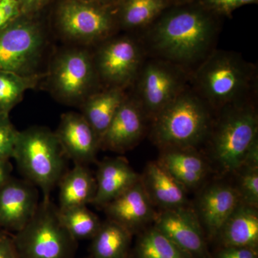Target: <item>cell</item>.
I'll return each instance as SVG.
<instances>
[{
	"instance_id": "obj_1",
	"label": "cell",
	"mask_w": 258,
	"mask_h": 258,
	"mask_svg": "<svg viewBox=\"0 0 258 258\" xmlns=\"http://www.w3.org/2000/svg\"><path fill=\"white\" fill-rule=\"evenodd\" d=\"M220 18L198 0L171 5L146 30L154 52L173 63H193L208 55Z\"/></svg>"
},
{
	"instance_id": "obj_2",
	"label": "cell",
	"mask_w": 258,
	"mask_h": 258,
	"mask_svg": "<svg viewBox=\"0 0 258 258\" xmlns=\"http://www.w3.org/2000/svg\"><path fill=\"white\" fill-rule=\"evenodd\" d=\"M13 159L25 179L42 191V200H50L68 171V158L55 132L45 126L35 125L19 132Z\"/></svg>"
},
{
	"instance_id": "obj_3",
	"label": "cell",
	"mask_w": 258,
	"mask_h": 258,
	"mask_svg": "<svg viewBox=\"0 0 258 258\" xmlns=\"http://www.w3.org/2000/svg\"><path fill=\"white\" fill-rule=\"evenodd\" d=\"M255 79V69L242 56L229 51L209 54L195 74L199 96L213 108L245 101Z\"/></svg>"
},
{
	"instance_id": "obj_4",
	"label": "cell",
	"mask_w": 258,
	"mask_h": 258,
	"mask_svg": "<svg viewBox=\"0 0 258 258\" xmlns=\"http://www.w3.org/2000/svg\"><path fill=\"white\" fill-rule=\"evenodd\" d=\"M209 105L197 92L185 88L155 117L154 142L163 149H193L211 127Z\"/></svg>"
},
{
	"instance_id": "obj_5",
	"label": "cell",
	"mask_w": 258,
	"mask_h": 258,
	"mask_svg": "<svg viewBox=\"0 0 258 258\" xmlns=\"http://www.w3.org/2000/svg\"><path fill=\"white\" fill-rule=\"evenodd\" d=\"M13 236L19 258H75L78 241L60 221L59 210L42 200L35 215Z\"/></svg>"
},
{
	"instance_id": "obj_6",
	"label": "cell",
	"mask_w": 258,
	"mask_h": 258,
	"mask_svg": "<svg viewBox=\"0 0 258 258\" xmlns=\"http://www.w3.org/2000/svg\"><path fill=\"white\" fill-rule=\"evenodd\" d=\"M224 108L212 133V157L226 172H235L240 169L249 148L258 139L257 115L245 101Z\"/></svg>"
},
{
	"instance_id": "obj_7",
	"label": "cell",
	"mask_w": 258,
	"mask_h": 258,
	"mask_svg": "<svg viewBox=\"0 0 258 258\" xmlns=\"http://www.w3.org/2000/svg\"><path fill=\"white\" fill-rule=\"evenodd\" d=\"M47 74L49 91L57 101L68 106H81L98 90L100 81L92 52L87 47L74 45L57 52Z\"/></svg>"
},
{
	"instance_id": "obj_8",
	"label": "cell",
	"mask_w": 258,
	"mask_h": 258,
	"mask_svg": "<svg viewBox=\"0 0 258 258\" xmlns=\"http://www.w3.org/2000/svg\"><path fill=\"white\" fill-rule=\"evenodd\" d=\"M116 5L63 0L57 11V28L66 41L88 47L113 36L118 28Z\"/></svg>"
},
{
	"instance_id": "obj_9",
	"label": "cell",
	"mask_w": 258,
	"mask_h": 258,
	"mask_svg": "<svg viewBox=\"0 0 258 258\" xmlns=\"http://www.w3.org/2000/svg\"><path fill=\"white\" fill-rule=\"evenodd\" d=\"M21 16L0 30V71L42 76L40 69L48 43L46 33L40 24Z\"/></svg>"
},
{
	"instance_id": "obj_10",
	"label": "cell",
	"mask_w": 258,
	"mask_h": 258,
	"mask_svg": "<svg viewBox=\"0 0 258 258\" xmlns=\"http://www.w3.org/2000/svg\"><path fill=\"white\" fill-rule=\"evenodd\" d=\"M98 45L92 54L100 83L125 89L137 79L142 68V47L127 35L111 36Z\"/></svg>"
},
{
	"instance_id": "obj_11",
	"label": "cell",
	"mask_w": 258,
	"mask_h": 258,
	"mask_svg": "<svg viewBox=\"0 0 258 258\" xmlns=\"http://www.w3.org/2000/svg\"><path fill=\"white\" fill-rule=\"evenodd\" d=\"M138 98L146 115L155 117L186 88V74L179 64L159 59L141 68Z\"/></svg>"
},
{
	"instance_id": "obj_12",
	"label": "cell",
	"mask_w": 258,
	"mask_h": 258,
	"mask_svg": "<svg viewBox=\"0 0 258 258\" xmlns=\"http://www.w3.org/2000/svg\"><path fill=\"white\" fill-rule=\"evenodd\" d=\"M154 227L193 258H208L203 227L186 206L165 209L157 214Z\"/></svg>"
},
{
	"instance_id": "obj_13",
	"label": "cell",
	"mask_w": 258,
	"mask_h": 258,
	"mask_svg": "<svg viewBox=\"0 0 258 258\" xmlns=\"http://www.w3.org/2000/svg\"><path fill=\"white\" fill-rule=\"evenodd\" d=\"M39 191L26 179L12 176L0 186V229L15 233L21 230L35 215Z\"/></svg>"
},
{
	"instance_id": "obj_14",
	"label": "cell",
	"mask_w": 258,
	"mask_h": 258,
	"mask_svg": "<svg viewBox=\"0 0 258 258\" xmlns=\"http://www.w3.org/2000/svg\"><path fill=\"white\" fill-rule=\"evenodd\" d=\"M55 133L64 155L74 164L88 166L96 161L101 141L81 113H63Z\"/></svg>"
},
{
	"instance_id": "obj_15",
	"label": "cell",
	"mask_w": 258,
	"mask_h": 258,
	"mask_svg": "<svg viewBox=\"0 0 258 258\" xmlns=\"http://www.w3.org/2000/svg\"><path fill=\"white\" fill-rule=\"evenodd\" d=\"M145 115L137 100L127 96L102 137L101 149L123 153L133 148L143 135Z\"/></svg>"
},
{
	"instance_id": "obj_16",
	"label": "cell",
	"mask_w": 258,
	"mask_h": 258,
	"mask_svg": "<svg viewBox=\"0 0 258 258\" xmlns=\"http://www.w3.org/2000/svg\"><path fill=\"white\" fill-rule=\"evenodd\" d=\"M103 209L109 220L123 226L132 235L154 221L157 215L141 178Z\"/></svg>"
},
{
	"instance_id": "obj_17",
	"label": "cell",
	"mask_w": 258,
	"mask_h": 258,
	"mask_svg": "<svg viewBox=\"0 0 258 258\" xmlns=\"http://www.w3.org/2000/svg\"><path fill=\"white\" fill-rule=\"evenodd\" d=\"M240 202L236 188L224 183L208 186L198 202V215L208 235L217 237L227 219Z\"/></svg>"
},
{
	"instance_id": "obj_18",
	"label": "cell",
	"mask_w": 258,
	"mask_h": 258,
	"mask_svg": "<svg viewBox=\"0 0 258 258\" xmlns=\"http://www.w3.org/2000/svg\"><path fill=\"white\" fill-rule=\"evenodd\" d=\"M95 176L96 193L92 205L99 208H104L141 178L122 157L103 159L98 164Z\"/></svg>"
},
{
	"instance_id": "obj_19",
	"label": "cell",
	"mask_w": 258,
	"mask_h": 258,
	"mask_svg": "<svg viewBox=\"0 0 258 258\" xmlns=\"http://www.w3.org/2000/svg\"><path fill=\"white\" fill-rule=\"evenodd\" d=\"M141 179L153 205L163 210L186 206V188L159 162L148 164Z\"/></svg>"
},
{
	"instance_id": "obj_20",
	"label": "cell",
	"mask_w": 258,
	"mask_h": 258,
	"mask_svg": "<svg viewBox=\"0 0 258 258\" xmlns=\"http://www.w3.org/2000/svg\"><path fill=\"white\" fill-rule=\"evenodd\" d=\"M224 247H243L257 249V208L241 201L219 232Z\"/></svg>"
},
{
	"instance_id": "obj_21",
	"label": "cell",
	"mask_w": 258,
	"mask_h": 258,
	"mask_svg": "<svg viewBox=\"0 0 258 258\" xmlns=\"http://www.w3.org/2000/svg\"><path fill=\"white\" fill-rule=\"evenodd\" d=\"M126 97L124 88L107 86L90 95L80 106L81 114L100 141Z\"/></svg>"
},
{
	"instance_id": "obj_22",
	"label": "cell",
	"mask_w": 258,
	"mask_h": 258,
	"mask_svg": "<svg viewBox=\"0 0 258 258\" xmlns=\"http://www.w3.org/2000/svg\"><path fill=\"white\" fill-rule=\"evenodd\" d=\"M57 187L59 210L87 206L96 196V176L88 166L74 164V168L64 173Z\"/></svg>"
},
{
	"instance_id": "obj_23",
	"label": "cell",
	"mask_w": 258,
	"mask_h": 258,
	"mask_svg": "<svg viewBox=\"0 0 258 258\" xmlns=\"http://www.w3.org/2000/svg\"><path fill=\"white\" fill-rule=\"evenodd\" d=\"M192 149H164L158 162L185 188L198 186L208 172L203 158Z\"/></svg>"
},
{
	"instance_id": "obj_24",
	"label": "cell",
	"mask_w": 258,
	"mask_h": 258,
	"mask_svg": "<svg viewBox=\"0 0 258 258\" xmlns=\"http://www.w3.org/2000/svg\"><path fill=\"white\" fill-rule=\"evenodd\" d=\"M170 6L169 0H119L116 4L118 27L128 31L146 30Z\"/></svg>"
},
{
	"instance_id": "obj_25",
	"label": "cell",
	"mask_w": 258,
	"mask_h": 258,
	"mask_svg": "<svg viewBox=\"0 0 258 258\" xmlns=\"http://www.w3.org/2000/svg\"><path fill=\"white\" fill-rule=\"evenodd\" d=\"M132 236L123 226L108 219L91 239V257L124 258L129 254Z\"/></svg>"
},
{
	"instance_id": "obj_26",
	"label": "cell",
	"mask_w": 258,
	"mask_h": 258,
	"mask_svg": "<svg viewBox=\"0 0 258 258\" xmlns=\"http://www.w3.org/2000/svg\"><path fill=\"white\" fill-rule=\"evenodd\" d=\"M136 258H193L153 227L139 237Z\"/></svg>"
},
{
	"instance_id": "obj_27",
	"label": "cell",
	"mask_w": 258,
	"mask_h": 258,
	"mask_svg": "<svg viewBox=\"0 0 258 258\" xmlns=\"http://www.w3.org/2000/svg\"><path fill=\"white\" fill-rule=\"evenodd\" d=\"M42 76H25L0 71V113L10 112L23 99L29 89L36 87Z\"/></svg>"
},
{
	"instance_id": "obj_28",
	"label": "cell",
	"mask_w": 258,
	"mask_h": 258,
	"mask_svg": "<svg viewBox=\"0 0 258 258\" xmlns=\"http://www.w3.org/2000/svg\"><path fill=\"white\" fill-rule=\"evenodd\" d=\"M59 215L62 225L76 241L91 240L102 224L98 217L87 206L59 210Z\"/></svg>"
},
{
	"instance_id": "obj_29",
	"label": "cell",
	"mask_w": 258,
	"mask_h": 258,
	"mask_svg": "<svg viewBox=\"0 0 258 258\" xmlns=\"http://www.w3.org/2000/svg\"><path fill=\"white\" fill-rule=\"evenodd\" d=\"M238 187L236 188L242 203L258 206V167H242L239 169Z\"/></svg>"
},
{
	"instance_id": "obj_30",
	"label": "cell",
	"mask_w": 258,
	"mask_h": 258,
	"mask_svg": "<svg viewBox=\"0 0 258 258\" xmlns=\"http://www.w3.org/2000/svg\"><path fill=\"white\" fill-rule=\"evenodd\" d=\"M18 132L9 114L0 113V159H13Z\"/></svg>"
},
{
	"instance_id": "obj_31",
	"label": "cell",
	"mask_w": 258,
	"mask_h": 258,
	"mask_svg": "<svg viewBox=\"0 0 258 258\" xmlns=\"http://www.w3.org/2000/svg\"><path fill=\"white\" fill-rule=\"evenodd\" d=\"M212 14L219 18H231L236 10L244 5L257 4L258 0H198Z\"/></svg>"
},
{
	"instance_id": "obj_32",
	"label": "cell",
	"mask_w": 258,
	"mask_h": 258,
	"mask_svg": "<svg viewBox=\"0 0 258 258\" xmlns=\"http://www.w3.org/2000/svg\"><path fill=\"white\" fill-rule=\"evenodd\" d=\"M216 258H258L257 249L243 247H224Z\"/></svg>"
},
{
	"instance_id": "obj_33",
	"label": "cell",
	"mask_w": 258,
	"mask_h": 258,
	"mask_svg": "<svg viewBox=\"0 0 258 258\" xmlns=\"http://www.w3.org/2000/svg\"><path fill=\"white\" fill-rule=\"evenodd\" d=\"M0 258H19L13 236L0 231Z\"/></svg>"
},
{
	"instance_id": "obj_34",
	"label": "cell",
	"mask_w": 258,
	"mask_h": 258,
	"mask_svg": "<svg viewBox=\"0 0 258 258\" xmlns=\"http://www.w3.org/2000/svg\"><path fill=\"white\" fill-rule=\"evenodd\" d=\"M0 8L9 23L23 15L19 0H0Z\"/></svg>"
},
{
	"instance_id": "obj_35",
	"label": "cell",
	"mask_w": 258,
	"mask_h": 258,
	"mask_svg": "<svg viewBox=\"0 0 258 258\" xmlns=\"http://www.w3.org/2000/svg\"><path fill=\"white\" fill-rule=\"evenodd\" d=\"M49 0H19L22 14L28 15L41 10Z\"/></svg>"
},
{
	"instance_id": "obj_36",
	"label": "cell",
	"mask_w": 258,
	"mask_h": 258,
	"mask_svg": "<svg viewBox=\"0 0 258 258\" xmlns=\"http://www.w3.org/2000/svg\"><path fill=\"white\" fill-rule=\"evenodd\" d=\"M13 165L9 159H0V186L12 177Z\"/></svg>"
},
{
	"instance_id": "obj_37",
	"label": "cell",
	"mask_w": 258,
	"mask_h": 258,
	"mask_svg": "<svg viewBox=\"0 0 258 258\" xmlns=\"http://www.w3.org/2000/svg\"><path fill=\"white\" fill-rule=\"evenodd\" d=\"M89 3H98V4L106 5H115L119 0H83Z\"/></svg>"
},
{
	"instance_id": "obj_38",
	"label": "cell",
	"mask_w": 258,
	"mask_h": 258,
	"mask_svg": "<svg viewBox=\"0 0 258 258\" xmlns=\"http://www.w3.org/2000/svg\"><path fill=\"white\" fill-rule=\"evenodd\" d=\"M10 24L8 23V20L5 18L4 14H3V11H2L1 8H0V30L5 28V26Z\"/></svg>"
},
{
	"instance_id": "obj_39",
	"label": "cell",
	"mask_w": 258,
	"mask_h": 258,
	"mask_svg": "<svg viewBox=\"0 0 258 258\" xmlns=\"http://www.w3.org/2000/svg\"><path fill=\"white\" fill-rule=\"evenodd\" d=\"M195 0H169L171 5L184 4V3H191Z\"/></svg>"
},
{
	"instance_id": "obj_40",
	"label": "cell",
	"mask_w": 258,
	"mask_h": 258,
	"mask_svg": "<svg viewBox=\"0 0 258 258\" xmlns=\"http://www.w3.org/2000/svg\"><path fill=\"white\" fill-rule=\"evenodd\" d=\"M124 258H133L132 257V256L130 255V254H128V255L127 256H125V257Z\"/></svg>"
},
{
	"instance_id": "obj_41",
	"label": "cell",
	"mask_w": 258,
	"mask_h": 258,
	"mask_svg": "<svg viewBox=\"0 0 258 258\" xmlns=\"http://www.w3.org/2000/svg\"><path fill=\"white\" fill-rule=\"evenodd\" d=\"M88 258H91V257H88Z\"/></svg>"
}]
</instances>
